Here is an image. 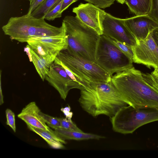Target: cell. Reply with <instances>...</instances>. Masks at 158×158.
I'll return each instance as SVG.
<instances>
[{
    "mask_svg": "<svg viewBox=\"0 0 158 158\" xmlns=\"http://www.w3.org/2000/svg\"><path fill=\"white\" fill-rule=\"evenodd\" d=\"M24 51L28 55L30 61L33 63L37 72L43 81L49 71L50 65L27 44L24 48Z\"/></svg>",
    "mask_w": 158,
    "mask_h": 158,
    "instance_id": "cell-16",
    "label": "cell"
},
{
    "mask_svg": "<svg viewBox=\"0 0 158 158\" xmlns=\"http://www.w3.org/2000/svg\"><path fill=\"white\" fill-rule=\"evenodd\" d=\"M124 20L137 41L145 39L152 31L158 27V23L148 14L135 15L124 19Z\"/></svg>",
    "mask_w": 158,
    "mask_h": 158,
    "instance_id": "cell-13",
    "label": "cell"
},
{
    "mask_svg": "<svg viewBox=\"0 0 158 158\" xmlns=\"http://www.w3.org/2000/svg\"><path fill=\"white\" fill-rule=\"evenodd\" d=\"M45 80L57 90L61 98L64 100H65L71 89L76 88L81 90L84 88L72 79L64 68L55 62L51 65Z\"/></svg>",
    "mask_w": 158,
    "mask_h": 158,
    "instance_id": "cell-9",
    "label": "cell"
},
{
    "mask_svg": "<svg viewBox=\"0 0 158 158\" xmlns=\"http://www.w3.org/2000/svg\"><path fill=\"white\" fill-rule=\"evenodd\" d=\"M54 131L57 135L64 140H99L105 138L104 136L95 134L85 133L83 131H70L61 128L55 129Z\"/></svg>",
    "mask_w": 158,
    "mask_h": 158,
    "instance_id": "cell-17",
    "label": "cell"
},
{
    "mask_svg": "<svg viewBox=\"0 0 158 158\" xmlns=\"http://www.w3.org/2000/svg\"><path fill=\"white\" fill-rule=\"evenodd\" d=\"M116 1L121 4H123L124 3V0H116Z\"/></svg>",
    "mask_w": 158,
    "mask_h": 158,
    "instance_id": "cell-33",
    "label": "cell"
},
{
    "mask_svg": "<svg viewBox=\"0 0 158 158\" xmlns=\"http://www.w3.org/2000/svg\"><path fill=\"white\" fill-rule=\"evenodd\" d=\"M148 15L158 23V0H151L150 10Z\"/></svg>",
    "mask_w": 158,
    "mask_h": 158,
    "instance_id": "cell-26",
    "label": "cell"
},
{
    "mask_svg": "<svg viewBox=\"0 0 158 158\" xmlns=\"http://www.w3.org/2000/svg\"><path fill=\"white\" fill-rule=\"evenodd\" d=\"M77 1L78 0H63L60 10V13L62 14L72 4Z\"/></svg>",
    "mask_w": 158,
    "mask_h": 158,
    "instance_id": "cell-28",
    "label": "cell"
},
{
    "mask_svg": "<svg viewBox=\"0 0 158 158\" xmlns=\"http://www.w3.org/2000/svg\"><path fill=\"white\" fill-rule=\"evenodd\" d=\"M2 29L11 40L21 43L36 38L66 34L63 23L60 27H56L47 23L42 17L37 18L27 14L11 17Z\"/></svg>",
    "mask_w": 158,
    "mask_h": 158,
    "instance_id": "cell-3",
    "label": "cell"
},
{
    "mask_svg": "<svg viewBox=\"0 0 158 158\" xmlns=\"http://www.w3.org/2000/svg\"><path fill=\"white\" fill-rule=\"evenodd\" d=\"M58 0H44L32 12L31 15L37 18L43 17L49 9Z\"/></svg>",
    "mask_w": 158,
    "mask_h": 158,
    "instance_id": "cell-19",
    "label": "cell"
},
{
    "mask_svg": "<svg viewBox=\"0 0 158 158\" xmlns=\"http://www.w3.org/2000/svg\"><path fill=\"white\" fill-rule=\"evenodd\" d=\"M100 8L109 7L116 0H84Z\"/></svg>",
    "mask_w": 158,
    "mask_h": 158,
    "instance_id": "cell-24",
    "label": "cell"
},
{
    "mask_svg": "<svg viewBox=\"0 0 158 158\" xmlns=\"http://www.w3.org/2000/svg\"><path fill=\"white\" fill-rule=\"evenodd\" d=\"M151 0H124L130 11L136 15H148L151 8Z\"/></svg>",
    "mask_w": 158,
    "mask_h": 158,
    "instance_id": "cell-18",
    "label": "cell"
},
{
    "mask_svg": "<svg viewBox=\"0 0 158 158\" xmlns=\"http://www.w3.org/2000/svg\"><path fill=\"white\" fill-rule=\"evenodd\" d=\"M27 126L29 130L42 138L51 148L56 149L64 148L63 144H66V142L57 135L54 131H49Z\"/></svg>",
    "mask_w": 158,
    "mask_h": 158,
    "instance_id": "cell-15",
    "label": "cell"
},
{
    "mask_svg": "<svg viewBox=\"0 0 158 158\" xmlns=\"http://www.w3.org/2000/svg\"><path fill=\"white\" fill-rule=\"evenodd\" d=\"M131 47L134 53L133 62L154 69L158 68V47L150 33L145 39L137 41Z\"/></svg>",
    "mask_w": 158,
    "mask_h": 158,
    "instance_id": "cell-11",
    "label": "cell"
},
{
    "mask_svg": "<svg viewBox=\"0 0 158 158\" xmlns=\"http://www.w3.org/2000/svg\"><path fill=\"white\" fill-rule=\"evenodd\" d=\"M6 118V124L9 126L14 132H16V127L14 113L10 109L7 108L5 111Z\"/></svg>",
    "mask_w": 158,
    "mask_h": 158,
    "instance_id": "cell-25",
    "label": "cell"
},
{
    "mask_svg": "<svg viewBox=\"0 0 158 158\" xmlns=\"http://www.w3.org/2000/svg\"><path fill=\"white\" fill-rule=\"evenodd\" d=\"M27 0V1H28L30 2H31L32 0Z\"/></svg>",
    "mask_w": 158,
    "mask_h": 158,
    "instance_id": "cell-35",
    "label": "cell"
},
{
    "mask_svg": "<svg viewBox=\"0 0 158 158\" xmlns=\"http://www.w3.org/2000/svg\"><path fill=\"white\" fill-rule=\"evenodd\" d=\"M110 119L114 131L131 134L144 124L158 121V108H136L127 105L121 108Z\"/></svg>",
    "mask_w": 158,
    "mask_h": 158,
    "instance_id": "cell-5",
    "label": "cell"
},
{
    "mask_svg": "<svg viewBox=\"0 0 158 158\" xmlns=\"http://www.w3.org/2000/svg\"><path fill=\"white\" fill-rule=\"evenodd\" d=\"M63 0H58L48 10L42 17L48 21H52L60 18L62 14L60 11Z\"/></svg>",
    "mask_w": 158,
    "mask_h": 158,
    "instance_id": "cell-20",
    "label": "cell"
},
{
    "mask_svg": "<svg viewBox=\"0 0 158 158\" xmlns=\"http://www.w3.org/2000/svg\"><path fill=\"white\" fill-rule=\"evenodd\" d=\"M107 37L132 60L134 56V53L131 47L114 39Z\"/></svg>",
    "mask_w": 158,
    "mask_h": 158,
    "instance_id": "cell-21",
    "label": "cell"
},
{
    "mask_svg": "<svg viewBox=\"0 0 158 158\" xmlns=\"http://www.w3.org/2000/svg\"><path fill=\"white\" fill-rule=\"evenodd\" d=\"M111 81L127 105L158 108V84L151 74L133 66L112 76Z\"/></svg>",
    "mask_w": 158,
    "mask_h": 158,
    "instance_id": "cell-1",
    "label": "cell"
},
{
    "mask_svg": "<svg viewBox=\"0 0 158 158\" xmlns=\"http://www.w3.org/2000/svg\"><path fill=\"white\" fill-rule=\"evenodd\" d=\"M40 114L45 123L51 128L54 130L61 128L59 118L50 116L43 113L41 111Z\"/></svg>",
    "mask_w": 158,
    "mask_h": 158,
    "instance_id": "cell-22",
    "label": "cell"
},
{
    "mask_svg": "<svg viewBox=\"0 0 158 158\" xmlns=\"http://www.w3.org/2000/svg\"><path fill=\"white\" fill-rule=\"evenodd\" d=\"M103 35L132 47L137 40L126 26L124 19L114 17L106 13L102 23Z\"/></svg>",
    "mask_w": 158,
    "mask_h": 158,
    "instance_id": "cell-10",
    "label": "cell"
},
{
    "mask_svg": "<svg viewBox=\"0 0 158 158\" xmlns=\"http://www.w3.org/2000/svg\"><path fill=\"white\" fill-rule=\"evenodd\" d=\"M1 85V79L0 77V104L2 105L4 103L3 96L2 94Z\"/></svg>",
    "mask_w": 158,
    "mask_h": 158,
    "instance_id": "cell-31",
    "label": "cell"
},
{
    "mask_svg": "<svg viewBox=\"0 0 158 158\" xmlns=\"http://www.w3.org/2000/svg\"><path fill=\"white\" fill-rule=\"evenodd\" d=\"M78 101L82 109L94 117L104 115L110 118L127 105L111 81L90 83L80 90Z\"/></svg>",
    "mask_w": 158,
    "mask_h": 158,
    "instance_id": "cell-2",
    "label": "cell"
},
{
    "mask_svg": "<svg viewBox=\"0 0 158 158\" xmlns=\"http://www.w3.org/2000/svg\"><path fill=\"white\" fill-rule=\"evenodd\" d=\"M151 74L154 76L158 77V68L155 69Z\"/></svg>",
    "mask_w": 158,
    "mask_h": 158,
    "instance_id": "cell-32",
    "label": "cell"
},
{
    "mask_svg": "<svg viewBox=\"0 0 158 158\" xmlns=\"http://www.w3.org/2000/svg\"><path fill=\"white\" fill-rule=\"evenodd\" d=\"M61 110L66 116V118L69 119H71L73 115V113L72 112H70L71 108L69 106H66L64 108H62Z\"/></svg>",
    "mask_w": 158,
    "mask_h": 158,
    "instance_id": "cell-29",
    "label": "cell"
},
{
    "mask_svg": "<svg viewBox=\"0 0 158 158\" xmlns=\"http://www.w3.org/2000/svg\"><path fill=\"white\" fill-rule=\"evenodd\" d=\"M62 23L65 29L68 47L83 58L95 62L100 35L76 16H66Z\"/></svg>",
    "mask_w": 158,
    "mask_h": 158,
    "instance_id": "cell-4",
    "label": "cell"
},
{
    "mask_svg": "<svg viewBox=\"0 0 158 158\" xmlns=\"http://www.w3.org/2000/svg\"><path fill=\"white\" fill-rule=\"evenodd\" d=\"M154 41L158 47V27L155 28L150 33Z\"/></svg>",
    "mask_w": 158,
    "mask_h": 158,
    "instance_id": "cell-30",
    "label": "cell"
},
{
    "mask_svg": "<svg viewBox=\"0 0 158 158\" xmlns=\"http://www.w3.org/2000/svg\"><path fill=\"white\" fill-rule=\"evenodd\" d=\"M40 111L35 102H31L22 109L17 116L24 122L27 125L49 131H52L53 130L47 125L40 116Z\"/></svg>",
    "mask_w": 158,
    "mask_h": 158,
    "instance_id": "cell-14",
    "label": "cell"
},
{
    "mask_svg": "<svg viewBox=\"0 0 158 158\" xmlns=\"http://www.w3.org/2000/svg\"><path fill=\"white\" fill-rule=\"evenodd\" d=\"M57 57L75 75L85 83L108 82L111 76L94 62L86 60L67 47Z\"/></svg>",
    "mask_w": 158,
    "mask_h": 158,
    "instance_id": "cell-6",
    "label": "cell"
},
{
    "mask_svg": "<svg viewBox=\"0 0 158 158\" xmlns=\"http://www.w3.org/2000/svg\"><path fill=\"white\" fill-rule=\"evenodd\" d=\"M72 11L82 23L94 29L99 35H103L102 23L106 13L104 10L87 3H80L73 8Z\"/></svg>",
    "mask_w": 158,
    "mask_h": 158,
    "instance_id": "cell-12",
    "label": "cell"
},
{
    "mask_svg": "<svg viewBox=\"0 0 158 158\" xmlns=\"http://www.w3.org/2000/svg\"><path fill=\"white\" fill-rule=\"evenodd\" d=\"M44 0H32L30 2V7L27 14L28 15H31L34 10Z\"/></svg>",
    "mask_w": 158,
    "mask_h": 158,
    "instance_id": "cell-27",
    "label": "cell"
},
{
    "mask_svg": "<svg viewBox=\"0 0 158 158\" xmlns=\"http://www.w3.org/2000/svg\"><path fill=\"white\" fill-rule=\"evenodd\" d=\"M61 128L70 131H83L71 120L67 118H59Z\"/></svg>",
    "mask_w": 158,
    "mask_h": 158,
    "instance_id": "cell-23",
    "label": "cell"
},
{
    "mask_svg": "<svg viewBox=\"0 0 158 158\" xmlns=\"http://www.w3.org/2000/svg\"><path fill=\"white\" fill-rule=\"evenodd\" d=\"M49 65L68 46L66 35L32 39L27 42Z\"/></svg>",
    "mask_w": 158,
    "mask_h": 158,
    "instance_id": "cell-8",
    "label": "cell"
},
{
    "mask_svg": "<svg viewBox=\"0 0 158 158\" xmlns=\"http://www.w3.org/2000/svg\"><path fill=\"white\" fill-rule=\"evenodd\" d=\"M155 80L158 84V77L154 76Z\"/></svg>",
    "mask_w": 158,
    "mask_h": 158,
    "instance_id": "cell-34",
    "label": "cell"
},
{
    "mask_svg": "<svg viewBox=\"0 0 158 158\" xmlns=\"http://www.w3.org/2000/svg\"><path fill=\"white\" fill-rule=\"evenodd\" d=\"M94 62L111 77L133 67L132 60L103 35H100Z\"/></svg>",
    "mask_w": 158,
    "mask_h": 158,
    "instance_id": "cell-7",
    "label": "cell"
}]
</instances>
